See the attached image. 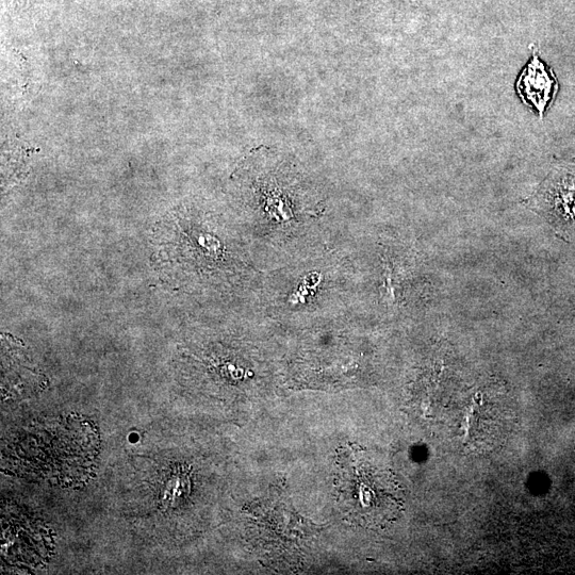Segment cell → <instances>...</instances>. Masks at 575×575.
I'll use <instances>...</instances> for the list:
<instances>
[{
	"instance_id": "cell-1",
	"label": "cell",
	"mask_w": 575,
	"mask_h": 575,
	"mask_svg": "<svg viewBox=\"0 0 575 575\" xmlns=\"http://www.w3.org/2000/svg\"><path fill=\"white\" fill-rule=\"evenodd\" d=\"M335 488L340 511L360 527L382 528L400 514V489L391 471L357 446L339 449Z\"/></svg>"
},
{
	"instance_id": "cell-3",
	"label": "cell",
	"mask_w": 575,
	"mask_h": 575,
	"mask_svg": "<svg viewBox=\"0 0 575 575\" xmlns=\"http://www.w3.org/2000/svg\"><path fill=\"white\" fill-rule=\"evenodd\" d=\"M517 90L522 101L534 107L542 117L556 93V79L552 72L547 71L545 63L535 55L522 72L517 82Z\"/></svg>"
},
{
	"instance_id": "cell-2",
	"label": "cell",
	"mask_w": 575,
	"mask_h": 575,
	"mask_svg": "<svg viewBox=\"0 0 575 575\" xmlns=\"http://www.w3.org/2000/svg\"><path fill=\"white\" fill-rule=\"evenodd\" d=\"M89 434L91 430L88 425L75 424V421L68 419L25 437L22 452L16 453L20 454L21 463L29 466L28 471L38 474L40 479L65 483L64 479H78L73 470L79 471L80 468L73 462L90 468L92 451L96 450V446L90 445L91 440L80 443V439Z\"/></svg>"
}]
</instances>
